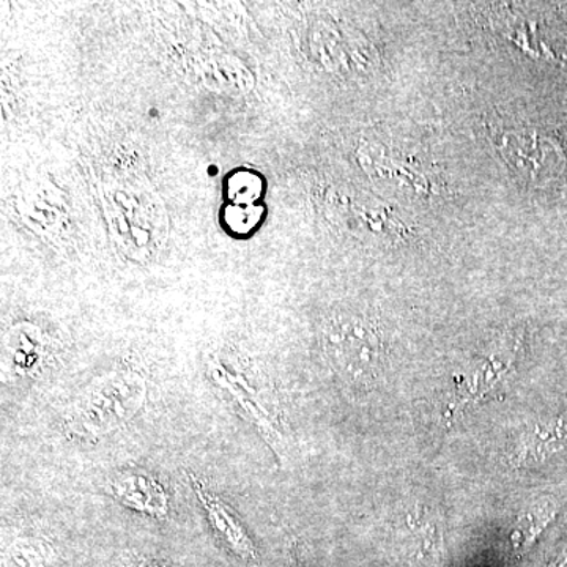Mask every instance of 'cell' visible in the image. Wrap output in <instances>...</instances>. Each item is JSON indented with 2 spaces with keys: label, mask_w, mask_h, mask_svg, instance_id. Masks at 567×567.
<instances>
[{
  "label": "cell",
  "mask_w": 567,
  "mask_h": 567,
  "mask_svg": "<svg viewBox=\"0 0 567 567\" xmlns=\"http://www.w3.org/2000/svg\"><path fill=\"white\" fill-rule=\"evenodd\" d=\"M404 539L410 558L417 565L435 566L443 557L442 524L439 514L417 505L405 518Z\"/></svg>",
  "instance_id": "obj_6"
},
{
  "label": "cell",
  "mask_w": 567,
  "mask_h": 567,
  "mask_svg": "<svg viewBox=\"0 0 567 567\" xmlns=\"http://www.w3.org/2000/svg\"><path fill=\"white\" fill-rule=\"evenodd\" d=\"M567 450V420L557 417L528 424L507 447V464L522 468L543 464Z\"/></svg>",
  "instance_id": "obj_3"
},
{
  "label": "cell",
  "mask_w": 567,
  "mask_h": 567,
  "mask_svg": "<svg viewBox=\"0 0 567 567\" xmlns=\"http://www.w3.org/2000/svg\"><path fill=\"white\" fill-rule=\"evenodd\" d=\"M557 517V506L550 499L535 503L529 506L520 517L517 518L516 527L511 533V546L517 555L527 554L537 537L543 535L544 529Z\"/></svg>",
  "instance_id": "obj_7"
},
{
  "label": "cell",
  "mask_w": 567,
  "mask_h": 567,
  "mask_svg": "<svg viewBox=\"0 0 567 567\" xmlns=\"http://www.w3.org/2000/svg\"><path fill=\"white\" fill-rule=\"evenodd\" d=\"M550 567H567V548L563 551L561 557H559Z\"/></svg>",
  "instance_id": "obj_9"
},
{
  "label": "cell",
  "mask_w": 567,
  "mask_h": 567,
  "mask_svg": "<svg viewBox=\"0 0 567 567\" xmlns=\"http://www.w3.org/2000/svg\"><path fill=\"white\" fill-rule=\"evenodd\" d=\"M193 488L199 496L200 505L204 506L208 522L212 524L213 532L221 539L223 546L229 548L233 554L241 559L256 558V547H254L251 537L248 536L244 525L235 516L219 496L205 491L203 484L193 477Z\"/></svg>",
  "instance_id": "obj_5"
},
{
  "label": "cell",
  "mask_w": 567,
  "mask_h": 567,
  "mask_svg": "<svg viewBox=\"0 0 567 567\" xmlns=\"http://www.w3.org/2000/svg\"><path fill=\"white\" fill-rule=\"evenodd\" d=\"M148 386L137 372H114L85 388L66 413V429L78 439L96 440L117 431L140 413Z\"/></svg>",
  "instance_id": "obj_1"
},
{
  "label": "cell",
  "mask_w": 567,
  "mask_h": 567,
  "mask_svg": "<svg viewBox=\"0 0 567 567\" xmlns=\"http://www.w3.org/2000/svg\"><path fill=\"white\" fill-rule=\"evenodd\" d=\"M140 567H169V566L162 565V563H155V561H142Z\"/></svg>",
  "instance_id": "obj_10"
},
{
  "label": "cell",
  "mask_w": 567,
  "mask_h": 567,
  "mask_svg": "<svg viewBox=\"0 0 567 567\" xmlns=\"http://www.w3.org/2000/svg\"><path fill=\"white\" fill-rule=\"evenodd\" d=\"M11 557L17 567H52L50 548L33 539H18L11 547Z\"/></svg>",
  "instance_id": "obj_8"
},
{
  "label": "cell",
  "mask_w": 567,
  "mask_h": 567,
  "mask_svg": "<svg viewBox=\"0 0 567 567\" xmlns=\"http://www.w3.org/2000/svg\"><path fill=\"white\" fill-rule=\"evenodd\" d=\"M112 491L118 502L134 513L163 518L169 513V498L158 481L145 472L128 470L118 473L112 481Z\"/></svg>",
  "instance_id": "obj_4"
},
{
  "label": "cell",
  "mask_w": 567,
  "mask_h": 567,
  "mask_svg": "<svg viewBox=\"0 0 567 567\" xmlns=\"http://www.w3.org/2000/svg\"><path fill=\"white\" fill-rule=\"evenodd\" d=\"M323 350L334 371L352 385L369 386L382 371V339L364 317H333L323 330Z\"/></svg>",
  "instance_id": "obj_2"
}]
</instances>
